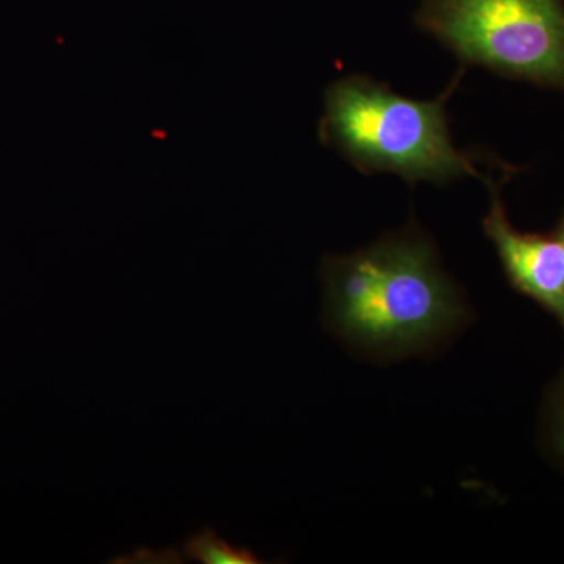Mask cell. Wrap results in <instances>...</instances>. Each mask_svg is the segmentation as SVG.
Returning a JSON list of instances; mask_svg holds the SVG:
<instances>
[{"mask_svg":"<svg viewBox=\"0 0 564 564\" xmlns=\"http://www.w3.org/2000/svg\"><path fill=\"white\" fill-rule=\"evenodd\" d=\"M491 210L485 218V232L499 252L511 282L532 296L564 328V240L516 231L496 188L491 187Z\"/></svg>","mask_w":564,"mask_h":564,"instance_id":"cell-4","label":"cell"},{"mask_svg":"<svg viewBox=\"0 0 564 564\" xmlns=\"http://www.w3.org/2000/svg\"><path fill=\"white\" fill-rule=\"evenodd\" d=\"M558 447L560 451L564 454V395L562 402V410H560V421H558Z\"/></svg>","mask_w":564,"mask_h":564,"instance_id":"cell-6","label":"cell"},{"mask_svg":"<svg viewBox=\"0 0 564 564\" xmlns=\"http://www.w3.org/2000/svg\"><path fill=\"white\" fill-rule=\"evenodd\" d=\"M326 311L344 336L375 347L423 343L462 317L454 285L417 237H392L328 259Z\"/></svg>","mask_w":564,"mask_h":564,"instance_id":"cell-1","label":"cell"},{"mask_svg":"<svg viewBox=\"0 0 564 564\" xmlns=\"http://www.w3.org/2000/svg\"><path fill=\"white\" fill-rule=\"evenodd\" d=\"M458 79L434 101L406 98L370 77L337 80L326 91L322 140L362 173L399 174L413 184L480 177L448 129L445 101Z\"/></svg>","mask_w":564,"mask_h":564,"instance_id":"cell-2","label":"cell"},{"mask_svg":"<svg viewBox=\"0 0 564 564\" xmlns=\"http://www.w3.org/2000/svg\"><path fill=\"white\" fill-rule=\"evenodd\" d=\"M562 237H563V240H564V229H563V232H562Z\"/></svg>","mask_w":564,"mask_h":564,"instance_id":"cell-7","label":"cell"},{"mask_svg":"<svg viewBox=\"0 0 564 564\" xmlns=\"http://www.w3.org/2000/svg\"><path fill=\"white\" fill-rule=\"evenodd\" d=\"M188 558L203 564H252L256 556L247 549L234 547L218 536L214 530L206 529L193 534L185 544Z\"/></svg>","mask_w":564,"mask_h":564,"instance_id":"cell-5","label":"cell"},{"mask_svg":"<svg viewBox=\"0 0 564 564\" xmlns=\"http://www.w3.org/2000/svg\"><path fill=\"white\" fill-rule=\"evenodd\" d=\"M415 21L464 63L564 88V0H423Z\"/></svg>","mask_w":564,"mask_h":564,"instance_id":"cell-3","label":"cell"}]
</instances>
